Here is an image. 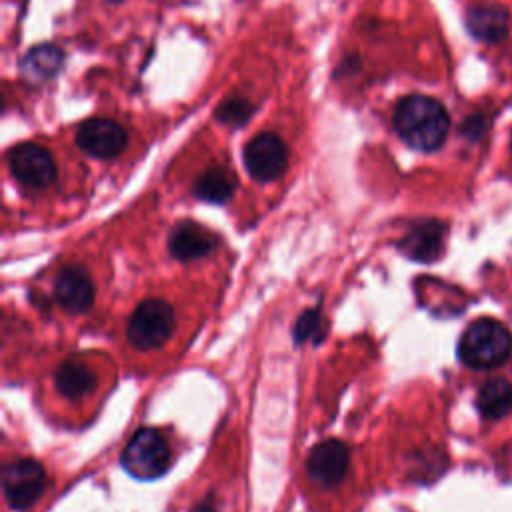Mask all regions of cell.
Returning a JSON list of instances; mask_svg holds the SVG:
<instances>
[{"label":"cell","mask_w":512,"mask_h":512,"mask_svg":"<svg viewBox=\"0 0 512 512\" xmlns=\"http://www.w3.org/2000/svg\"><path fill=\"white\" fill-rule=\"evenodd\" d=\"M392 124L410 148L432 152L444 144L450 116L440 100L426 94H408L396 102Z\"/></svg>","instance_id":"1"},{"label":"cell","mask_w":512,"mask_h":512,"mask_svg":"<svg viewBox=\"0 0 512 512\" xmlns=\"http://www.w3.org/2000/svg\"><path fill=\"white\" fill-rule=\"evenodd\" d=\"M512 354L510 330L494 318H478L466 326L458 340V358L474 370L502 366Z\"/></svg>","instance_id":"2"},{"label":"cell","mask_w":512,"mask_h":512,"mask_svg":"<svg viewBox=\"0 0 512 512\" xmlns=\"http://www.w3.org/2000/svg\"><path fill=\"white\" fill-rule=\"evenodd\" d=\"M122 468L140 480H154L170 466V446L154 428H140L120 456Z\"/></svg>","instance_id":"3"},{"label":"cell","mask_w":512,"mask_h":512,"mask_svg":"<svg viewBox=\"0 0 512 512\" xmlns=\"http://www.w3.org/2000/svg\"><path fill=\"white\" fill-rule=\"evenodd\" d=\"M174 330V310L168 302L148 298L136 306L128 320V342L138 350L162 346Z\"/></svg>","instance_id":"4"},{"label":"cell","mask_w":512,"mask_h":512,"mask_svg":"<svg viewBox=\"0 0 512 512\" xmlns=\"http://www.w3.org/2000/svg\"><path fill=\"white\" fill-rule=\"evenodd\" d=\"M48 486L46 470L42 464L30 458H20L10 462L2 474L4 498L10 508L26 510L44 494Z\"/></svg>","instance_id":"5"},{"label":"cell","mask_w":512,"mask_h":512,"mask_svg":"<svg viewBox=\"0 0 512 512\" xmlns=\"http://www.w3.org/2000/svg\"><path fill=\"white\" fill-rule=\"evenodd\" d=\"M244 168L258 182H270L278 178L288 160L284 140L274 132H260L242 150Z\"/></svg>","instance_id":"6"},{"label":"cell","mask_w":512,"mask_h":512,"mask_svg":"<svg viewBox=\"0 0 512 512\" xmlns=\"http://www.w3.org/2000/svg\"><path fill=\"white\" fill-rule=\"evenodd\" d=\"M8 168L10 174L26 188H46L56 178L54 158L46 148L34 142L16 144L8 152Z\"/></svg>","instance_id":"7"},{"label":"cell","mask_w":512,"mask_h":512,"mask_svg":"<svg viewBox=\"0 0 512 512\" xmlns=\"http://www.w3.org/2000/svg\"><path fill=\"white\" fill-rule=\"evenodd\" d=\"M128 136L124 128L108 118H90L76 130V144L88 156L110 160L124 152Z\"/></svg>","instance_id":"8"},{"label":"cell","mask_w":512,"mask_h":512,"mask_svg":"<svg viewBox=\"0 0 512 512\" xmlns=\"http://www.w3.org/2000/svg\"><path fill=\"white\" fill-rule=\"evenodd\" d=\"M348 462H350L348 448L340 440L328 438L312 448L306 460V470L316 484L330 488L344 478L348 470Z\"/></svg>","instance_id":"9"},{"label":"cell","mask_w":512,"mask_h":512,"mask_svg":"<svg viewBox=\"0 0 512 512\" xmlns=\"http://www.w3.org/2000/svg\"><path fill=\"white\" fill-rule=\"evenodd\" d=\"M54 296L56 302L70 314L88 310L94 302V284L90 274L78 264L60 268L54 282Z\"/></svg>","instance_id":"10"},{"label":"cell","mask_w":512,"mask_h":512,"mask_svg":"<svg viewBox=\"0 0 512 512\" xmlns=\"http://www.w3.org/2000/svg\"><path fill=\"white\" fill-rule=\"evenodd\" d=\"M444 224L438 220H418L400 240V250L418 262H432L442 254Z\"/></svg>","instance_id":"11"},{"label":"cell","mask_w":512,"mask_h":512,"mask_svg":"<svg viewBox=\"0 0 512 512\" xmlns=\"http://www.w3.org/2000/svg\"><path fill=\"white\" fill-rule=\"evenodd\" d=\"M216 246V236L196 222H180L172 228L168 236V250L178 260H196L212 252Z\"/></svg>","instance_id":"12"},{"label":"cell","mask_w":512,"mask_h":512,"mask_svg":"<svg viewBox=\"0 0 512 512\" xmlns=\"http://www.w3.org/2000/svg\"><path fill=\"white\" fill-rule=\"evenodd\" d=\"M468 32L482 42H498L508 32V12L500 4H476L466 12Z\"/></svg>","instance_id":"13"},{"label":"cell","mask_w":512,"mask_h":512,"mask_svg":"<svg viewBox=\"0 0 512 512\" xmlns=\"http://www.w3.org/2000/svg\"><path fill=\"white\" fill-rule=\"evenodd\" d=\"M64 62V54L54 44H40L28 50V54L20 62L22 74L32 82H44L52 78Z\"/></svg>","instance_id":"14"},{"label":"cell","mask_w":512,"mask_h":512,"mask_svg":"<svg viewBox=\"0 0 512 512\" xmlns=\"http://www.w3.org/2000/svg\"><path fill=\"white\" fill-rule=\"evenodd\" d=\"M476 406L488 420L504 418L512 408V384L506 378L486 380L478 390Z\"/></svg>","instance_id":"15"},{"label":"cell","mask_w":512,"mask_h":512,"mask_svg":"<svg viewBox=\"0 0 512 512\" xmlns=\"http://www.w3.org/2000/svg\"><path fill=\"white\" fill-rule=\"evenodd\" d=\"M54 384L58 392H62L66 398H80L82 394L90 392L96 384L94 372L88 364L80 360H66L58 366L54 374Z\"/></svg>","instance_id":"16"},{"label":"cell","mask_w":512,"mask_h":512,"mask_svg":"<svg viewBox=\"0 0 512 512\" xmlns=\"http://www.w3.org/2000/svg\"><path fill=\"white\" fill-rule=\"evenodd\" d=\"M234 188H236V182L228 170L210 168L196 178L192 186V194L204 202L224 204L232 196Z\"/></svg>","instance_id":"17"},{"label":"cell","mask_w":512,"mask_h":512,"mask_svg":"<svg viewBox=\"0 0 512 512\" xmlns=\"http://www.w3.org/2000/svg\"><path fill=\"white\" fill-rule=\"evenodd\" d=\"M252 114H254L252 102L242 96H230V98L222 100L214 110V116L218 122H222L226 126H234V128L246 124Z\"/></svg>","instance_id":"18"},{"label":"cell","mask_w":512,"mask_h":512,"mask_svg":"<svg viewBox=\"0 0 512 512\" xmlns=\"http://www.w3.org/2000/svg\"><path fill=\"white\" fill-rule=\"evenodd\" d=\"M320 328H322V314H320V306H316L314 310H306L296 326H294V340L296 344H302V342H308V340H314L318 342L322 336H320Z\"/></svg>","instance_id":"19"},{"label":"cell","mask_w":512,"mask_h":512,"mask_svg":"<svg viewBox=\"0 0 512 512\" xmlns=\"http://www.w3.org/2000/svg\"><path fill=\"white\" fill-rule=\"evenodd\" d=\"M190 512H216V508H214L210 502H200V504H196Z\"/></svg>","instance_id":"20"},{"label":"cell","mask_w":512,"mask_h":512,"mask_svg":"<svg viewBox=\"0 0 512 512\" xmlns=\"http://www.w3.org/2000/svg\"><path fill=\"white\" fill-rule=\"evenodd\" d=\"M510 148H512V136H510Z\"/></svg>","instance_id":"21"}]
</instances>
